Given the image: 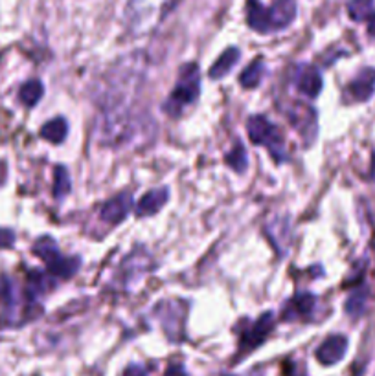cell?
<instances>
[{
	"instance_id": "cell-1",
	"label": "cell",
	"mask_w": 375,
	"mask_h": 376,
	"mask_svg": "<svg viewBox=\"0 0 375 376\" xmlns=\"http://www.w3.org/2000/svg\"><path fill=\"white\" fill-rule=\"evenodd\" d=\"M178 2L180 0H129L125 10L129 32L136 37L155 32Z\"/></svg>"
},
{
	"instance_id": "cell-2",
	"label": "cell",
	"mask_w": 375,
	"mask_h": 376,
	"mask_svg": "<svg viewBox=\"0 0 375 376\" xmlns=\"http://www.w3.org/2000/svg\"><path fill=\"white\" fill-rule=\"evenodd\" d=\"M296 17V0H276L271 8H265L258 0H249L247 20L258 33H272L291 26Z\"/></svg>"
},
{
	"instance_id": "cell-3",
	"label": "cell",
	"mask_w": 375,
	"mask_h": 376,
	"mask_svg": "<svg viewBox=\"0 0 375 376\" xmlns=\"http://www.w3.org/2000/svg\"><path fill=\"white\" fill-rule=\"evenodd\" d=\"M199 94H201V70L195 63H188L178 70L175 89L171 90L162 108L169 116L177 118L184 107L197 101Z\"/></svg>"
},
{
	"instance_id": "cell-4",
	"label": "cell",
	"mask_w": 375,
	"mask_h": 376,
	"mask_svg": "<svg viewBox=\"0 0 375 376\" xmlns=\"http://www.w3.org/2000/svg\"><path fill=\"white\" fill-rule=\"evenodd\" d=\"M249 136L254 145H263L271 151L272 158L276 162H285L287 149L283 144V136L276 125H272L265 116H252L249 120Z\"/></svg>"
},
{
	"instance_id": "cell-5",
	"label": "cell",
	"mask_w": 375,
	"mask_h": 376,
	"mask_svg": "<svg viewBox=\"0 0 375 376\" xmlns=\"http://www.w3.org/2000/svg\"><path fill=\"white\" fill-rule=\"evenodd\" d=\"M33 253L41 257L47 263L48 270L54 275L63 279H68L80 270V259L78 257H65L57 248V242L52 237H41L33 244Z\"/></svg>"
},
{
	"instance_id": "cell-6",
	"label": "cell",
	"mask_w": 375,
	"mask_h": 376,
	"mask_svg": "<svg viewBox=\"0 0 375 376\" xmlns=\"http://www.w3.org/2000/svg\"><path fill=\"white\" fill-rule=\"evenodd\" d=\"M285 116L293 129L300 134L305 145H311L319 134V121H316V112L311 105L302 101H291L285 107Z\"/></svg>"
},
{
	"instance_id": "cell-7",
	"label": "cell",
	"mask_w": 375,
	"mask_h": 376,
	"mask_svg": "<svg viewBox=\"0 0 375 376\" xmlns=\"http://www.w3.org/2000/svg\"><path fill=\"white\" fill-rule=\"evenodd\" d=\"M272 327H274V316H272V312H265L259 320H256L245 329V332L241 334V349L243 351H254L258 345L265 341Z\"/></svg>"
},
{
	"instance_id": "cell-8",
	"label": "cell",
	"mask_w": 375,
	"mask_h": 376,
	"mask_svg": "<svg viewBox=\"0 0 375 376\" xmlns=\"http://www.w3.org/2000/svg\"><path fill=\"white\" fill-rule=\"evenodd\" d=\"M295 83L304 96L314 99L322 90V75L313 65H300L295 72Z\"/></svg>"
},
{
	"instance_id": "cell-9",
	"label": "cell",
	"mask_w": 375,
	"mask_h": 376,
	"mask_svg": "<svg viewBox=\"0 0 375 376\" xmlns=\"http://www.w3.org/2000/svg\"><path fill=\"white\" fill-rule=\"evenodd\" d=\"M348 349V338L346 336L335 334L329 336L326 341L319 347L316 351V358H319V362L322 365H335L344 358Z\"/></svg>"
},
{
	"instance_id": "cell-10",
	"label": "cell",
	"mask_w": 375,
	"mask_h": 376,
	"mask_svg": "<svg viewBox=\"0 0 375 376\" xmlns=\"http://www.w3.org/2000/svg\"><path fill=\"white\" fill-rule=\"evenodd\" d=\"M133 206L131 193H120L102 208V218L109 224H120Z\"/></svg>"
},
{
	"instance_id": "cell-11",
	"label": "cell",
	"mask_w": 375,
	"mask_h": 376,
	"mask_svg": "<svg viewBox=\"0 0 375 376\" xmlns=\"http://www.w3.org/2000/svg\"><path fill=\"white\" fill-rule=\"evenodd\" d=\"M169 191L166 187H160V189H153L149 193L142 196L136 204V215L138 217H151V215L159 213L160 209L164 208L166 202H168Z\"/></svg>"
},
{
	"instance_id": "cell-12",
	"label": "cell",
	"mask_w": 375,
	"mask_h": 376,
	"mask_svg": "<svg viewBox=\"0 0 375 376\" xmlns=\"http://www.w3.org/2000/svg\"><path fill=\"white\" fill-rule=\"evenodd\" d=\"M316 299L313 294H298L285 305L283 318L285 320H300V318H309L314 311Z\"/></svg>"
},
{
	"instance_id": "cell-13",
	"label": "cell",
	"mask_w": 375,
	"mask_h": 376,
	"mask_svg": "<svg viewBox=\"0 0 375 376\" xmlns=\"http://www.w3.org/2000/svg\"><path fill=\"white\" fill-rule=\"evenodd\" d=\"M375 90V68H364L350 83V92L357 101H366Z\"/></svg>"
},
{
	"instance_id": "cell-14",
	"label": "cell",
	"mask_w": 375,
	"mask_h": 376,
	"mask_svg": "<svg viewBox=\"0 0 375 376\" xmlns=\"http://www.w3.org/2000/svg\"><path fill=\"white\" fill-rule=\"evenodd\" d=\"M240 56H241V51L238 50V48H228V50L223 51V56H221L219 59L211 65V68H210L211 80H221V77H225L230 70L238 65Z\"/></svg>"
},
{
	"instance_id": "cell-15",
	"label": "cell",
	"mask_w": 375,
	"mask_h": 376,
	"mask_svg": "<svg viewBox=\"0 0 375 376\" xmlns=\"http://www.w3.org/2000/svg\"><path fill=\"white\" fill-rule=\"evenodd\" d=\"M66 132H68V125L63 118H56V120L48 121L44 123L41 129V136L52 144H61L63 139L66 138Z\"/></svg>"
},
{
	"instance_id": "cell-16",
	"label": "cell",
	"mask_w": 375,
	"mask_h": 376,
	"mask_svg": "<svg viewBox=\"0 0 375 376\" xmlns=\"http://www.w3.org/2000/svg\"><path fill=\"white\" fill-rule=\"evenodd\" d=\"M42 92H44V89H42L41 81L32 80L28 81V83L23 84V89H20L19 92V98L26 107H33V105H37L39 103Z\"/></svg>"
},
{
	"instance_id": "cell-17",
	"label": "cell",
	"mask_w": 375,
	"mask_h": 376,
	"mask_svg": "<svg viewBox=\"0 0 375 376\" xmlns=\"http://www.w3.org/2000/svg\"><path fill=\"white\" fill-rule=\"evenodd\" d=\"M72 189L70 175L66 171L65 165H57L56 168V178H54V195L57 200H63Z\"/></svg>"
},
{
	"instance_id": "cell-18",
	"label": "cell",
	"mask_w": 375,
	"mask_h": 376,
	"mask_svg": "<svg viewBox=\"0 0 375 376\" xmlns=\"http://www.w3.org/2000/svg\"><path fill=\"white\" fill-rule=\"evenodd\" d=\"M348 13L353 20L361 23V20H368L370 15L374 13V0H352L348 4Z\"/></svg>"
},
{
	"instance_id": "cell-19",
	"label": "cell",
	"mask_w": 375,
	"mask_h": 376,
	"mask_svg": "<svg viewBox=\"0 0 375 376\" xmlns=\"http://www.w3.org/2000/svg\"><path fill=\"white\" fill-rule=\"evenodd\" d=\"M263 75V61L256 59L252 61L247 70H245L243 74H241V84H243L245 89H254V87H258V83L262 81Z\"/></svg>"
},
{
	"instance_id": "cell-20",
	"label": "cell",
	"mask_w": 375,
	"mask_h": 376,
	"mask_svg": "<svg viewBox=\"0 0 375 376\" xmlns=\"http://www.w3.org/2000/svg\"><path fill=\"white\" fill-rule=\"evenodd\" d=\"M366 297H368V292H366L364 288H361V290H355L352 296L348 297L346 312L350 314V316H353V318L361 316L362 312H364V307H366Z\"/></svg>"
},
{
	"instance_id": "cell-21",
	"label": "cell",
	"mask_w": 375,
	"mask_h": 376,
	"mask_svg": "<svg viewBox=\"0 0 375 376\" xmlns=\"http://www.w3.org/2000/svg\"><path fill=\"white\" fill-rule=\"evenodd\" d=\"M226 163H228L235 173H243L245 169H247V163L249 162H247V153H245L243 145L238 144L232 149V153L226 154Z\"/></svg>"
},
{
	"instance_id": "cell-22",
	"label": "cell",
	"mask_w": 375,
	"mask_h": 376,
	"mask_svg": "<svg viewBox=\"0 0 375 376\" xmlns=\"http://www.w3.org/2000/svg\"><path fill=\"white\" fill-rule=\"evenodd\" d=\"M50 287H52V281H50V279H48L44 274H41V272H32V274H30V277H28L30 294L37 296V294H41V292H47Z\"/></svg>"
},
{
	"instance_id": "cell-23",
	"label": "cell",
	"mask_w": 375,
	"mask_h": 376,
	"mask_svg": "<svg viewBox=\"0 0 375 376\" xmlns=\"http://www.w3.org/2000/svg\"><path fill=\"white\" fill-rule=\"evenodd\" d=\"M15 242V235L10 230H0V248H10Z\"/></svg>"
},
{
	"instance_id": "cell-24",
	"label": "cell",
	"mask_w": 375,
	"mask_h": 376,
	"mask_svg": "<svg viewBox=\"0 0 375 376\" xmlns=\"http://www.w3.org/2000/svg\"><path fill=\"white\" fill-rule=\"evenodd\" d=\"M123 376H147V371L146 367L140 365V363H133V365L127 367Z\"/></svg>"
},
{
	"instance_id": "cell-25",
	"label": "cell",
	"mask_w": 375,
	"mask_h": 376,
	"mask_svg": "<svg viewBox=\"0 0 375 376\" xmlns=\"http://www.w3.org/2000/svg\"><path fill=\"white\" fill-rule=\"evenodd\" d=\"M164 376H188V375L180 363H173V365L168 367V371L164 372Z\"/></svg>"
},
{
	"instance_id": "cell-26",
	"label": "cell",
	"mask_w": 375,
	"mask_h": 376,
	"mask_svg": "<svg viewBox=\"0 0 375 376\" xmlns=\"http://www.w3.org/2000/svg\"><path fill=\"white\" fill-rule=\"evenodd\" d=\"M368 35L375 37V13H371L370 19H368Z\"/></svg>"
}]
</instances>
